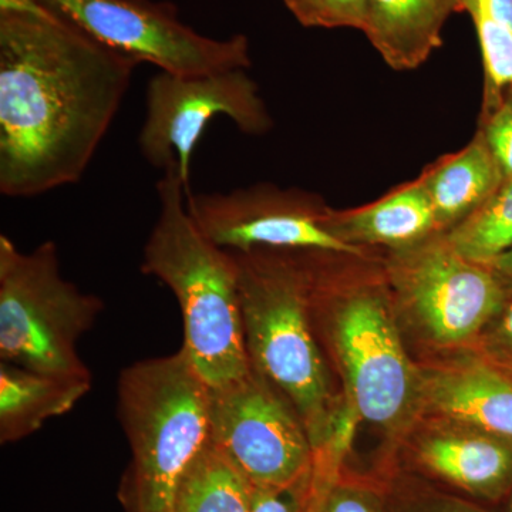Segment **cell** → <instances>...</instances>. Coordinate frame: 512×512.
<instances>
[{
	"label": "cell",
	"instance_id": "1",
	"mask_svg": "<svg viewBox=\"0 0 512 512\" xmlns=\"http://www.w3.org/2000/svg\"><path fill=\"white\" fill-rule=\"evenodd\" d=\"M137 66L36 0H0V194L79 183Z\"/></svg>",
	"mask_w": 512,
	"mask_h": 512
},
{
	"label": "cell",
	"instance_id": "2",
	"mask_svg": "<svg viewBox=\"0 0 512 512\" xmlns=\"http://www.w3.org/2000/svg\"><path fill=\"white\" fill-rule=\"evenodd\" d=\"M305 252L313 328L338 366L345 403L357 420L404 440L421 419L420 369L404 346L384 274L348 275L336 254Z\"/></svg>",
	"mask_w": 512,
	"mask_h": 512
},
{
	"label": "cell",
	"instance_id": "3",
	"mask_svg": "<svg viewBox=\"0 0 512 512\" xmlns=\"http://www.w3.org/2000/svg\"><path fill=\"white\" fill-rule=\"evenodd\" d=\"M232 254L251 365L291 402L318 453L335 439L348 407L333 387L313 328L306 252L256 248Z\"/></svg>",
	"mask_w": 512,
	"mask_h": 512
},
{
	"label": "cell",
	"instance_id": "4",
	"mask_svg": "<svg viewBox=\"0 0 512 512\" xmlns=\"http://www.w3.org/2000/svg\"><path fill=\"white\" fill-rule=\"evenodd\" d=\"M160 212L143 249L141 271L170 288L183 315L187 353L208 387L224 386L251 370L238 265L231 251L210 241L192 220L183 183L163 173Z\"/></svg>",
	"mask_w": 512,
	"mask_h": 512
},
{
	"label": "cell",
	"instance_id": "5",
	"mask_svg": "<svg viewBox=\"0 0 512 512\" xmlns=\"http://www.w3.org/2000/svg\"><path fill=\"white\" fill-rule=\"evenodd\" d=\"M117 413L131 463L120 487L126 512H174L181 481L210 440L208 386L183 348L124 367Z\"/></svg>",
	"mask_w": 512,
	"mask_h": 512
},
{
	"label": "cell",
	"instance_id": "6",
	"mask_svg": "<svg viewBox=\"0 0 512 512\" xmlns=\"http://www.w3.org/2000/svg\"><path fill=\"white\" fill-rule=\"evenodd\" d=\"M104 311L60 272L55 242L20 251L0 235V359L46 375L92 380L79 340Z\"/></svg>",
	"mask_w": 512,
	"mask_h": 512
},
{
	"label": "cell",
	"instance_id": "7",
	"mask_svg": "<svg viewBox=\"0 0 512 512\" xmlns=\"http://www.w3.org/2000/svg\"><path fill=\"white\" fill-rule=\"evenodd\" d=\"M383 274L400 323L436 355L476 348L512 298L490 266L461 255L444 232L390 251Z\"/></svg>",
	"mask_w": 512,
	"mask_h": 512
},
{
	"label": "cell",
	"instance_id": "8",
	"mask_svg": "<svg viewBox=\"0 0 512 512\" xmlns=\"http://www.w3.org/2000/svg\"><path fill=\"white\" fill-rule=\"evenodd\" d=\"M231 120L248 136L271 130V114L247 69L183 76L158 72L147 84L146 117L138 148L148 164L174 173L191 192V161L215 117Z\"/></svg>",
	"mask_w": 512,
	"mask_h": 512
},
{
	"label": "cell",
	"instance_id": "9",
	"mask_svg": "<svg viewBox=\"0 0 512 512\" xmlns=\"http://www.w3.org/2000/svg\"><path fill=\"white\" fill-rule=\"evenodd\" d=\"M101 45L160 72L208 74L251 66L248 37L205 36L167 0H36Z\"/></svg>",
	"mask_w": 512,
	"mask_h": 512
},
{
	"label": "cell",
	"instance_id": "10",
	"mask_svg": "<svg viewBox=\"0 0 512 512\" xmlns=\"http://www.w3.org/2000/svg\"><path fill=\"white\" fill-rule=\"evenodd\" d=\"M211 440L254 487H285L313 471L315 450L291 402L255 367L208 387Z\"/></svg>",
	"mask_w": 512,
	"mask_h": 512
},
{
	"label": "cell",
	"instance_id": "11",
	"mask_svg": "<svg viewBox=\"0 0 512 512\" xmlns=\"http://www.w3.org/2000/svg\"><path fill=\"white\" fill-rule=\"evenodd\" d=\"M187 208L202 234L231 252L256 248L322 251L362 258L363 249L326 227L328 208L311 194L259 184L228 192H188Z\"/></svg>",
	"mask_w": 512,
	"mask_h": 512
},
{
	"label": "cell",
	"instance_id": "12",
	"mask_svg": "<svg viewBox=\"0 0 512 512\" xmlns=\"http://www.w3.org/2000/svg\"><path fill=\"white\" fill-rule=\"evenodd\" d=\"M409 473L484 504L507 501L512 490V441L488 431L421 417L404 437Z\"/></svg>",
	"mask_w": 512,
	"mask_h": 512
},
{
	"label": "cell",
	"instance_id": "13",
	"mask_svg": "<svg viewBox=\"0 0 512 512\" xmlns=\"http://www.w3.org/2000/svg\"><path fill=\"white\" fill-rule=\"evenodd\" d=\"M421 417L477 427L512 441V372L477 350L419 363Z\"/></svg>",
	"mask_w": 512,
	"mask_h": 512
},
{
	"label": "cell",
	"instance_id": "14",
	"mask_svg": "<svg viewBox=\"0 0 512 512\" xmlns=\"http://www.w3.org/2000/svg\"><path fill=\"white\" fill-rule=\"evenodd\" d=\"M326 227L342 241L390 251L412 247L439 234L436 212L420 177L372 204L350 211H326Z\"/></svg>",
	"mask_w": 512,
	"mask_h": 512
},
{
	"label": "cell",
	"instance_id": "15",
	"mask_svg": "<svg viewBox=\"0 0 512 512\" xmlns=\"http://www.w3.org/2000/svg\"><path fill=\"white\" fill-rule=\"evenodd\" d=\"M456 12H464V0H367L362 32L392 69H419L443 45Z\"/></svg>",
	"mask_w": 512,
	"mask_h": 512
},
{
	"label": "cell",
	"instance_id": "16",
	"mask_svg": "<svg viewBox=\"0 0 512 512\" xmlns=\"http://www.w3.org/2000/svg\"><path fill=\"white\" fill-rule=\"evenodd\" d=\"M441 232L476 212L503 184L504 175L481 131L457 153L431 164L420 175Z\"/></svg>",
	"mask_w": 512,
	"mask_h": 512
},
{
	"label": "cell",
	"instance_id": "17",
	"mask_svg": "<svg viewBox=\"0 0 512 512\" xmlns=\"http://www.w3.org/2000/svg\"><path fill=\"white\" fill-rule=\"evenodd\" d=\"M92 380L33 372L0 362V443H16L47 420L73 410L89 393Z\"/></svg>",
	"mask_w": 512,
	"mask_h": 512
},
{
	"label": "cell",
	"instance_id": "18",
	"mask_svg": "<svg viewBox=\"0 0 512 512\" xmlns=\"http://www.w3.org/2000/svg\"><path fill=\"white\" fill-rule=\"evenodd\" d=\"M251 493L247 478L210 437L181 481L174 512H249Z\"/></svg>",
	"mask_w": 512,
	"mask_h": 512
},
{
	"label": "cell",
	"instance_id": "19",
	"mask_svg": "<svg viewBox=\"0 0 512 512\" xmlns=\"http://www.w3.org/2000/svg\"><path fill=\"white\" fill-rule=\"evenodd\" d=\"M450 244L477 264L491 265L512 248V180L463 222L444 232Z\"/></svg>",
	"mask_w": 512,
	"mask_h": 512
},
{
	"label": "cell",
	"instance_id": "20",
	"mask_svg": "<svg viewBox=\"0 0 512 512\" xmlns=\"http://www.w3.org/2000/svg\"><path fill=\"white\" fill-rule=\"evenodd\" d=\"M375 478L389 512H491L483 504L441 491L409 471L390 468Z\"/></svg>",
	"mask_w": 512,
	"mask_h": 512
},
{
	"label": "cell",
	"instance_id": "21",
	"mask_svg": "<svg viewBox=\"0 0 512 512\" xmlns=\"http://www.w3.org/2000/svg\"><path fill=\"white\" fill-rule=\"evenodd\" d=\"M484 64L483 110L493 107L512 87V28L478 8H468Z\"/></svg>",
	"mask_w": 512,
	"mask_h": 512
},
{
	"label": "cell",
	"instance_id": "22",
	"mask_svg": "<svg viewBox=\"0 0 512 512\" xmlns=\"http://www.w3.org/2000/svg\"><path fill=\"white\" fill-rule=\"evenodd\" d=\"M305 28L363 30L367 0H282Z\"/></svg>",
	"mask_w": 512,
	"mask_h": 512
},
{
	"label": "cell",
	"instance_id": "23",
	"mask_svg": "<svg viewBox=\"0 0 512 512\" xmlns=\"http://www.w3.org/2000/svg\"><path fill=\"white\" fill-rule=\"evenodd\" d=\"M320 512H389L376 478L353 476L343 466L323 495Z\"/></svg>",
	"mask_w": 512,
	"mask_h": 512
},
{
	"label": "cell",
	"instance_id": "24",
	"mask_svg": "<svg viewBox=\"0 0 512 512\" xmlns=\"http://www.w3.org/2000/svg\"><path fill=\"white\" fill-rule=\"evenodd\" d=\"M478 131L500 165L504 180H512V87L493 107L483 110V124Z\"/></svg>",
	"mask_w": 512,
	"mask_h": 512
},
{
	"label": "cell",
	"instance_id": "25",
	"mask_svg": "<svg viewBox=\"0 0 512 512\" xmlns=\"http://www.w3.org/2000/svg\"><path fill=\"white\" fill-rule=\"evenodd\" d=\"M313 471L285 487H254L249 512H311Z\"/></svg>",
	"mask_w": 512,
	"mask_h": 512
},
{
	"label": "cell",
	"instance_id": "26",
	"mask_svg": "<svg viewBox=\"0 0 512 512\" xmlns=\"http://www.w3.org/2000/svg\"><path fill=\"white\" fill-rule=\"evenodd\" d=\"M474 350L512 372V298L485 329Z\"/></svg>",
	"mask_w": 512,
	"mask_h": 512
},
{
	"label": "cell",
	"instance_id": "27",
	"mask_svg": "<svg viewBox=\"0 0 512 512\" xmlns=\"http://www.w3.org/2000/svg\"><path fill=\"white\" fill-rule=\"evenodd\" d=\"M478 8L512 28V0H464V12Z\"/></svg>",
	"mask_w": 512,
	"mask_h": 512
},
{
	"label": "cell",
	"instance_id": "28",
	"mask_svg": "<svg viewBox=\"0 0 512 512\" xmlns=\"http://www.w3.org/2000/svg\"><path fill=\"white\" fill-rule=\"evenodd\" d=\"M339 476V473L333 471L332 468L323 466H313V500L311 512H320L323 495L328 490L330 483Z\"/></svg>",
	"mask_w": 512,
	"mask_h": 512
},
{
	"label": "cell",
	"instance_id": "29",
	"mask_svg": "<svg viewBox=\"0 0 512 512\" xmlns=\"http://www.w3.org/2000/svg\"><path fill=\"white\" fill-rule=\"evenodd\" d=\"M488 266L503 279L504 284L512 291V248Z\"/></svg>",
	"mask_w": 512,
	"mask_h": 512
},
{
	"label": "cell",
	"instance_id": "30",
	"mask_svg": "<svg viewBox=\"0 0 512 512\" xmlns=\"http://www.w3.org/2000/svg\"><path fill=\"white\" fill-rule=\"evenodd\" d=\"M507 512H512V490L510 495L507 498Z\"/></svg>",
	"mask_w": 512,
	"mask_h": 512
}]
</instances>
